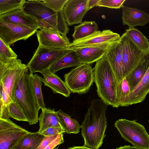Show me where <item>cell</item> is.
Wrapping results in <instances>:
<instances>
[{
  "label": "cell",
  "mask_w": 149,
  "mask_h": 149,
  "mask_svg": "<svg viewBox=\"0 0 149 149\" xmlns=\"http://www.w3.org/2000/svg\"><path fill=\"white\" fill-rule=\"evenodd\" d=\"M23 9L34 19L40 30L57 32L67 38L69 29L63 10L56 12L40 0L26 1Z\"/></svg>",
  "instance_id": "cell-2"
},
{
  "label": "cell",
  "mask_w": 149,
  "mask_h": 149,
  "mask_svg": "<svg viewBox=\"0 0 149 149\" xmlns=\"http://www.w3.org/2000/svg\"><path fill=\"white\" fill-rule=\"evenodd\" d=\"M116 149H143L136 147L133 146H131L130 145H125L123 146H121L118 148H117Z\"/></svg>",
  "instance_id": "cell-42"
},
{
  "label": "cell",
  "mask_w": 149,
  "mask_h": 149,
  "mask_svg": "<svg viewBox=\"0 0 149 149\" xmlns=\"http://www.w3.org/2000/svg\"><path fill=\"white\" fill-rule=\"evenodd\" d=\"M57 148H58V147H56L55 148H54L53 149H57Z\"/></svg>",
  "instance_id": "cell-44"
},
{
  "label": "cell",
  "mask_w": 149,
  "mask_h": 149,
  "mask_svg": "<svg viewBox=\"0 0 149 149\" xmlns=\"http://www.w3.org/2000/svg\"><path fill=\"white\" fill-rule=\"evenodd\" d=\"M88 0H68L63 12L67 24H81L83 19L88 11L87 4Z\"/></svg>",
  "instance_id": "cell-12"
},
{
  "label": "cell",
  "mask_w": 149,
  "mask_h": 149,
  "mask_svg": "<svg viewBox=\"0 0 149 149\" xmlns=\"http://www.w3.org/2000/svg\"><path fill=\"white\" fill-rule=\"evenodd\" d=\"M58 134L45 136L37 149H44L57 137Z\"/></svg>",
  "instance_id": "cell-38"
},
{
  "label": "cell",
  "mask_w": 149,
  "mask_h": 149,
  "mask_svg": "<svg viewBox=\"0 0 149 149\" xmlns=\"http://www.w3.org/2000/svg\"><path fill=\"white\" fill-rule=\"evenodd\" d=\"M27 67L18 59H14L8 63L0 61V82L13 102L17 79L22 72Z\"/></svg>",
  "instance_id": "cell-9"
},
{
  "label": "cell",
  "mask_w": 149,
  "mask_h": 149,
  "mask_svg": "<svg viewBox=\"0 0 149 149\" xmlns=\"http://www.w3.org/2000/svg\"><path fill=\"white\" fill-rule=\"evenodd\" d=\"M119 44L124 78L143 62L148 55L140 49L125 33L120 37Z\"/></svg>",
  "instance_id": "cell-8"
},
{
  "label": "cell",
  "mask_w": 149,
  "mask_h": 149,
  "mask_svg": "<svg viewBox=\"0 0 149 149\" xmlns=\"http://www.w3.org/2000/svg\"><path fill=\"white\" fill-rule=\"evenodd\" d=\"M122 8L123 24L129 28L143 26L149 22V15L144 11L124 6Z\"/></svg>",
  "instance_id": "cell-15"
},
{
  "label": "cell",
  "mask_w": 149,
  "mask_h": 149,
  "mask_svg": "<svg viewBox=\"0 0 149 149\" xmlns=\"http://www.w3.org/2000/svg\"><path fill=\"white\" fill-rule=\"evenodd\" d=\"M25 0H0V15L17 10L23 9Z\"/></svg>",
  "instance_id": "cell-29"
},
{
  "label": "cell",
  "mask_w": 149,
  "mask_h": 149,
  "mask_svg": "<svg viewBox=\"0 0 149 149\" xmlns=\"http://www.w3.org/2000/svg\"><path fill=\"white\" fill-rule=\"evenodd\" d=\"M93 69L94 81L98 96L108 105L118 108L119 106L116 98L117 81L111 66L104 56L96 62Z\"/></svg>",
  "instance_id": "cell-4"
},
{
  "label": "cell",
  "mask_w": 149,
  "mask_h": 149,
  "mask_svg": "<svg viewBox=\"0 0 149 149\" xmlns=\"http://www.w3.org/2000/svg\"><path fill=\"white\" fill-rule=\"evenodd\" d=\"M117 43L106 44L79 48L74 50L82 64L90 65L102 58L108 50Z\"/></svg>",
  "instance_id": "cell-14"
},
{
  "label": "cell",
  "mask_w": 149,
  "mask_h": 149,
  "mask_svg": "<svg viewBox=\"0 0 149 149\" xmlns=\"http://www.w3.org/2000/svg\"><path fill=\"white\" fill-rule=\"evenodd\" d=\"M114 126L122 137L133 146L149 149V135L143 125L135 120L121 119L115 122Z\"/></svg>",
  "instance_id": "cell-6"
},
{
  "label": "cell",
  "mask_w": 149,
  "mask_h": 149,
  "mask_svg": "<svg viewBox=\"0 0 149 149\" xmlns=\"http://www.w3.org/2000/svg\"><path fill=\"white\" fill-rule=\"evenodd\" d=\"M64 79L71 93L84 94L89 91L94 81L93 69L89 64H82L65 74Z\"/></svg>",
  "instance_id": "cell-5"
},
{
  "label": "cell",
  "mask_w": 149,
  "mask_h": 149,
  "mask_svg": "<svg viewBox=\"0 0 149 149\" xmlns=\"http://www.w3.org/2000/svg\"><path fill=\"white\" fill-rule=\"evenodd\" d=\"M0 20L26 26L36 30L39 29L38 25L34 19L26 13L23 9L0 15Z\"/></svg>",
  "instance_id": "cell-17"
},
{
  "label": "cell",
  "mask_w": 149,
  "mask_h": 149,
  "mask_svg": "<svg viewBox=\"0 0 149 149\" xmlns=\"http://www.w3.org/2000/svg\"><path fill=\"white\" fill-rule=\"evenodd\" d=\"M98 27L97 23L94 21L82 22L80 24L75 26L72 36L74 40H77L86 38L96 32Z\"/></svg>",
  "instance_id": "cell-26"
},
{
  "label": "cell",
  "mask_w": 149,
  "mask_h": 149,
  "mask_svg": "<svg viewBox=\"0 0 149 149\" xmlns=\"http://www.w3.org/2000/svg\"><path fill=\"white\" fill-rule=\"evenodd\" d=\"M27 67L21 73L15 84L14 100L22 109L29 125L36 124L40 109L33 90Z\"/></svg>",
  "instance_id": "cell-3"
},
{
  "label": "cell",
  "mask_w": 149,
  "mask_h": 149,
  "mask_svg": "<svg viewBox=\"0 0 149 149\" xmlns=\"http://www.w3.org/2000/svg\"><path fill=\"white\" fill-rule=\"evenodd\" d=\"M126 36L141 51L149 54V41L142 33L134 28L126 30Z\"/></svg>",
  "instance_id": "cell-25"
},
{
  "label": "cell",
  "mask_w": 149,
  "mask_h": 149,
  "mask_svg": "<svg viewBox=\"0 0 149 149\" xmlns=\"http://www.w3.org/2000/svg\"><path fill=\"white\" fill-rule=\"evenodd\" d=\"M19 126L17 125L10 119H0V131L17 127Z\"/></svg>",
  "instance_id": "cell-35"
},
{
  "label": "cell",
  "mask_w": 149,
  "mask_h": 149,
  "mask_svg": "<svg viewBox=\"0 0 149 149\" xmlns=\"http://www.w3.org/2000/svg\"><path fill=\"white\" fill-rule=\"evenodd\" d=\"M43 77L40 78L45 86L50 88L54 93H58L68 97L71 92L63 81L58 75L50 70L42 73Z\"/></svg>",
  "instance_id": "cell-18"
},
{
  "label": "cell",
  "mask_w": 149,
  "mask_h": 149,
  "mask_svg": "<svg viewBox=\"0 0 149 149\" xmlns=\"http://www.w3.org/2000/svg\"><path fill=\"white\" fill-rule=\"evenodd\" d=\"M7 106L10 118L18 121L28 122L27 118L22 109L16 103L12 101Z\"/></svg>",
  "instance_id": "cell-32"
},
{
  "label": "cell",
  "mask_w": 149,
  "mask_h": 149,
  "mask_svg": "<svg viewBox=\"0 0 149 149\" xmlns=\"http://www.w3.org/2000/svg\"><path fill=\"white\" fill-rule=\"evenodd\" d=\"M61 124L65 132L76 134L79 132L81 126L76 120L72 118L61 109L57 111Z\"/></svg>",
  "instance_id": "cell-27"
},
{
  "label": "cell",
  "mask_w": 149,
  "mask_h": 149,
  "mask_svg": "<svg viewBox=\"0 0 149 149\" xmlns=\"http://www.w3.org/2000/svg\"><path fill=\"white\" fill-rule=\"evenodd\" d=\"M42 110L38 118L40 127L38 132L41 133L46 129L53 127H60L63 129L57 111H55L54 109L46 108Z\"/></svg>",
  "instance_id": "cell-21"
},
{
  "label": "cell",
  "mask_w": 149,
  "mask_h": 149,
  "mask_svg": "<svg viewBox=\"0 0 149 149\" xmlns=\"http://www.w3.org/2000/svg\"><path fill=\"white\" fill-rule=\"evenodd\" d=\"M100 0H88L87 4L88 11L93 7L97 6V4Z\"/></svg>",
  "instance_id": "cell-41"
},
{
  "label": "cell",
  "mask_w": 149,
  "mask_h": 149,
  "mask_svg": "<svg viewBox=\"0 0 149 149\" xmlns=\"http://www.w3.org/2000/svg\"><path fill=\"white\" fill-rule=\"evenodd\" d=\"M64 142L63 133L59 134L57 137L44 149H53Z\"/></svg>",
  "instance_id": "cell-40"
},
{
  "label": "cell",
  "mask_w": 149,
  "mask_h": 149,
  "mask_svg": "<svg viewBox=\"0 0 149 149\" xmlns=\"http://www.w3.org/2000/svg\"><path fill=\"white\" fill-rule=\"evenodd\" d=\"M82 64L75 50H71L55 63L50 68L55 73L59 70L68 67L77 66Z\"/></svg>",
  "instance_id": "cell-23"
},
{
  "label": "cell",
  "mask_w": 149,
  "mask_h": 149,
  "mask_svg": "<svg viewBox=\"0 0 149 149\" xmlns=\"http://www.w3.org/2000/svg\"><path fill=\"white\" fill-rule=\"evenodd\" d=\"M29 132L20 126L0 131V149H11Z\"/></svg>",
  "instance_id": "cell-20"
},
{
  "label": "cell",
  "mask_w": 149,
  "mask_h": 149,
  "mask_svg": "<svg viewBox=\"0 0 149 149\" xmlns=\"http://www.w3.org/2000/svg\"><path fill=\"white\" fill-rule=\"evenodd\" d=\"M65 132L64 130L59 127H53L48 128L40 133L45 136H49L58 134Z\"/></svg>",
  "instance_id": "cell-36"
},
{
  "label": "cell",
  "mask_w": 149,
  "mask_h": 149,
  "mask_svg": "<svg viewBox=\"0 0 149 149\" xmlns=\"http://www.w3.org/2000/svg\"><path fill=\"white\" fill-rule=\"evenodd\" d=\"M149 93V67L142 80L130 93L121 107L128 106L143 102Z\"/></svg>",
  "instance_id": "cell-19"
},
{
  "label": "cell",
  "mask_w": 149,
  "mask_h": 149,
  "mask_svg": "<svg viewBox=\"0 0 149 149\" xmlns=\"http://www.w3.org/2000/svg\"><path fill=\"white\" fill-rule=\"evenodd\" d=\"M45 137L38 132H29L23 136L11 149H37Z\"/></svg>",
  "instance_id": "cell-22"
},
{
  "label": "cell",
  "mask_w": 149,
  "mask_h": 149,
  "mask_svg": "<svg viewBox=\"0 0 149 149\" xmlns=\"http://www.w3.org/2000/svg\"><path fill=\"white\" fill-rule=\"evenodd\" d=\"M67 149H93L84 146H74L69 147Z\"/></svg>",
  "instance_id": "cell-43"
},
{
  "label": "cell",
  "mask_w": 149,
  "mask_h": 149,
  "mask_svg": "<svg viewBox=\"0 0 149 149\" xmlns=\"http://www.w3.org/2000/svg\"><path fill=\"white\" fill-rule=\"evenodd\" d=\"M33 91L37 98L38 104L42 110L46 108L42 91L41 87L43 82L40 77L36 74H31L30 73Z\"/></svg>",
  "instance_id": "cell-28"
},
{
  "label": "cell",
  "mask_w": 149,
  "mask_h": 149,
  "mask_svg": "<svg viewBox=\"0 0 149 149\" xmlns=\"http://www.w3.org/2000/svg\"><path fill=\"white\" fill-rule=\"evenodd\" d=\"M0 100L5 104L8 105L10 102L13 101L5 91L2 84L1 82H0Z\"/></svg>",
  "instance_id": "cell-37"
},
{
  "label": "cell",
  "mask_w": 149,
  "mask_h": 149,
  "mask_svg": "<svg viewBox=\"0 0 149 149\" xmlns=\"http://www.w3.org/2000/svg\"><path fill=\"white\" fill-rule=\"evenodd\" d=\"M108 105L101 99L93 100L81 125L84 146L98 149L105 136L107 125L106 111Z\"/></svg>",
  "instance_id": "cell-1"
},
{
  "label": "cell",
  "mask_w": 149,
  "mask_h": 149,
  "mask_svg": "<svg viewBox=\"0 0 149 149\" xmlns=\"http://www.w3.org/2000/svg\"><path fill=\"white\" fill-rule=\"evenodd\" d=\"M0 119H10L9 111L8 106L3 103L0 100Z\"/></svg>",
  "instance_id": "cell-39"
},
{
  "label": "cell",
  "mask_w": 149,
  "mask_h": 149,
  "mask_svg": "<svg viewBox=\"0 0 149 149\" xmlns=\"http://www.w3.org/2000/svg\"><path fill=\"white\" fill-rule=\"evenodd\" d=\"M125 0H100L97 6L119 9L123 6Z\"/></svg>",
  "instance_id": "cell-33"
},
{
  "label": "cell",
  "mask_w": 149,
  "mask_h": 149,
  "mask_svg": "<svg viewBox=\"0 0 149 149\" xmlns=\"http://www.w3.org/2000/svg\"><path fill=\"white\" fill-rule=\"evenodd\" d=\"M149 122V121H148Z\"/></svg>",
  "instance_id": "cell-45"
},
{
  "label": "cell",
  "mask_w": 149,
  "mask_h": 149,
  "mask_svg": "<svg viewBox=\"0 0 149 149\" xmlns=\"http://www.w3.org/2000/svg\"><path fill=\"white\" fill-rule=\"evenodd\" d=\"M131 92L129 84L125 78L117 84L116 89V98L119 106H122Z\"/></svg>",
  "instance_id": "cell-30"
},
{
  "label": "cell",
  "mask_w": 149,
  "mask_h": 149,
  "mask_svg": "<svg viewBox=\"0 0 149 149\" xmlns=\"http://www.w3.org/2000/svg\"><path fill=\"white\" fill-rule=\"evenodd\" d=\"M37 31L26 26L0 20V38L10 46L18 40H26Z\"/></svg>",
  "instance_id": "cell-11"
},
{
  "label": "cell",
  "mask_w": 149,
  "mask_h": 149,
  "mask_svg": "<svg viewBox=\"0 0 149 149\" xmlns=\"http://www.w3.org/2000/svg\"><path fill=\"white\" fill-rule=\"evenodd\" d=\"M71 49H54L38 45L31 60L27 65L30 73L36 72L41 74L49 70L58 60Z\"/></svg>",
  "instance_id": "cell-7"
},
{
  "label": "cell",
  "mask_w": 149,
  "mask_h": 149,
  "mask_svg": "<svg viewBox=\"0 0 149 149\" xmlns=\"http://www.w3.org/2000/svg\"><path fill=\"white\" fill-rule=\"evenodd\" d=\"M104 56L109 62L118 84L124 79L123 68L121 51L118 43L108 50Z\"/></svg>",
  "instance_id": "cell-16"
},
{
  "label": "cell",
  "mask_w": 149,
  "mask_h": 149,
  "mask_svg": "<svg viewBox=\"0 0 149 149\" xmlns=\"http://www.w3.org/2000/svg\"><path fill=\"white\" fill-rule=\"evenodd\" d=\"M149 67V54L146 56L143 62L126 77L131 92L142 80Z\"/></svg>",
  "instance_id": "cell-24"
},
{
  "label": "cell",
  "mask_w": 149,
  "mask_h": 149,
  "mask_svg": "<svg viewBox=\"0 0 149 149\" xmlns=\"http://www.w3.org/2000/svg\"><path fill=\"white\" fill-rule=\"evenodd\" d=\"M36 36L41 47L54 49H67L70 44L69 40L59 33L44 30H37Z\"/></svg>",
  "instance_id": "cell-13"
},
{
  "label": "cell",
  "mask_w": 149,
  "mask_h": 149,
  "mask_svg": "<svg viewBox=\"0 0 149 149\" xmlns=\"http://www.w3.org/2000/svg\"><path fill=\"white\" fill-rule=\"evenodd\" d=\"M0 61L8 63L17 58V55L1 38H0Z\"/></svg>",
  "instance_id": "cell-31"
},
{
  "label": "cell",
  "mask_w": 149,
  "mask_h": 149,
  "mask_svg": "<svg viewBox=\"0 0 149 149\" xmlns=\"http://www.w3.org/2000/svg\"><path fill=\"white\" fill-rule=\"evenodd\" d=\"M120 39L119 34L110 30H105L102 31H98L86 38L73 40L70 43L67 49L74 50L106 44H114L119 42Z\"/></svg>",
  "instance_id": "cell-10"
},
{
  "label": "cell",
  "mask_w": 149,
  "mask_h": 149,
  "mask_svg": "<svg viewBox=\"0 0 149 149\" xmlns=\"http://www.w3.org/2000/svg\"><path fill=\"white\" fill-rule=\"evenodd\" d=\"M46 5L56 12L63 10V8L68 0H41Z\"/></svg>",
  "instance_id": "cell-34"
}]
</instances>
